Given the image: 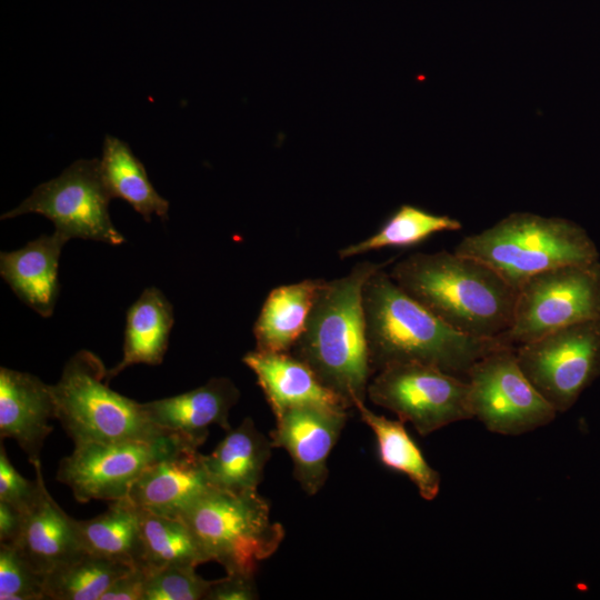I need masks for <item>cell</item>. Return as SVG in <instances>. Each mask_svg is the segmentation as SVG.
Segmentation results:
<instances>
[{
	"mask_svg": "<svg viewBox=\"0 0 600 600\" xmlns=\"http://www.w3.org/2000/svg\"><path fill=\"white\" fill-rule=\"evenodd\" d=\"M42 574L87 552L76 519L68 516L49 493L42 469L40 493L26 514L23 528L14 543Z\"/></svg>",
	"mask_w": 600,
	"mask_h": 600,
	"instance_id": "d6986e66",
	"label": "cell"
},
{
	"mask_svg": "<svg viewBox=\"0 0 600 600\" xmlns=\"http://www.w3.org/2000/svg\"><path fill=\"white\" fill-rule=\"evenodd\" d=\"M454 251L490 266L517 289L538 272L600 260L594 241L580 224L531 212H512L466 236Z\"/></svg>",
	"mask_w": 600,
	"mask_h": 600,
	"instance_id": "277c9868",
	"label": "cell"
},
{
	"mask_svg": "<svg viewBox=\"0 0 600 600\" xmlns=\"http://www.w3.org/2000/svg\"><path fill=\"white\" fill-rule=\"evenodd\" d=\"M36 479L22 477L11 464L4 446H0V500L6 501L27 514L40 493L41 462L33 464Z\"/></svg>",
	"mask_w": 600,
	"mask_h": 600,
	"instance_id": "4dcf8cb0",
	"label": "cell"
},
{
	"mask_svg": "<svg viewBox=\"0 0 600 600\" xmlns=\"http://www.w3.org/2000/svg\"><path fill=\"white\" fill-rule=\"evenodd\" d=\"M466 379L472 417L492 433L524 434L558 414L523 373L514 347L490 351L473 363Z\"/></svg>",
	"mask_w": 600,
	"mask_h": 600,
	"instance_id": "ba28073f",
	"label": "cell"
},
{
	"mask_svg": "<svg viewBox=\"0 0 600 600\" xmlns=\"http://www.w3.org/2000/svg\"><path fill=\"white\" fill-rule=\"evenodd\" d=\"M132 567L83 552L44 576V600H100Z\"/></svg>",
	"mask_w": 600,
	"mask_h": 600,
	"instance_id": "83f0119b",
	"label": "cell"
},
{
	"mask_svg": "<svg viewBox=\"0 0 600 600\" xmlns=\"http://www.w3.org/2000/svg\"><path fill=\"white\" fill-rule=\"evenodd\" d=\"M107 368L89 350L76 352L51 384L56 419L74 444L176 436L153 424L142 403L109 388Z\"/></svg>",
	"mask_w": 600,
	"mask_h": 600,
	"instance_id": "5b68a950",
	"label": "cell"
},
{
	"mask_svg": "<svg viewBox=\"0 0 600 600\" xmlns=\"http://www.w3.org/2000/svg\"><path fill=\"white\" fill-rule=\"evenodd\" d=\"M209 561L227 573L256 574L284 538L281 523L257 490L231 492L210 489L183 514Z\"/></svg>",
	"mask_w": 600,
	"mask_h": 600,
	"instance_id": "8992f818",
	"label": "cell"
},
{
	"mask_svg": "<svg viewBox=\"0 0 600 600\" xmlns=\"http://www.w3.org/2000/svg\"><path fill=\"white\" fill-rule=\"evenodd\" d=\"M259 598L254 574L227 573L213 581L204 600H254Z\"/></svg>",
	"mask_w": 600,
	"mask_h": 600,
	"instance_id": "1f68e13d",
	"label": "cell"
},
{
	"mask_svg": "<svg viewBox=\"0 0 600 600\" xmlns=\"http://www.w3.org/2000/svg\"><path fill=\"white\" fill-rule=\"evenodd\" d=\"M142 600H204L214 580H206L192 566H167L146 572Z\"/></svg>",
	"mask_w": 600,
	"mask_h": 600,
	"instance_id": "f546056e",
	"label": "cell"
},
{
	"mask_svg": "<svg viewBox=\"0 0 600 600\" xmlns=\"http://www.w3.org/2000/svg\"><path fill=\"white\" fill-rule=\"evenodd\" d=\"M56 406L51 384L38 377L6 367L0 368V436L13 439L33 466L53 428Z\"/></svg>",
	"mask_w": 600,
	"mask_h": 600,
	"instance_id": "2e32d148",
	"label": "cell"
},
{
	"mask_svg": "<svg viewBox=\"0 0 600 600\" xmlns=\"http://www.w3.org/2000/svg\"><path fill=\"white\" fill-rule=\"evenodd\" d=\"M354 409L374 434L381 463L404 474L416 486L422 499L434 500L440 492L441 476L429 464L407 431L406 422L378 414L367 408L364 402H358Z\"/></svg>",
	"mask_w": 600,
	"mask_h": 600,
	"instance_id": "603a6c76",
	"label": "cell"
},
{
	"mask_svg": "<svg viewBox=\"0 0 600 600\" xmlns=\"http://www.w3.org/2000/svg\"><path fill=\"white\" fill-rule=\"evenodd\" d=\"M100 170L111 198H120L147 222L157 214L168 219L169 201L161 197L148 178L143 163L124 141L107 134L102 146Z\"/></svg>",
	"mask_w": 600,
	"mask_h": 600,
	"instance_id": "cb8c5ba5",
	"label": "cell"
},
{
	"mask_svg": "<svg viewBox=\"0 0 600 600\" xmlns=\"http://www.w3.org/2000/svg\"><path fill=\"white\" fill-rule=\"evenodd\" d=\"M323 279H304L273 288L253 324L256 350L290 352L304 329Z\"/></svg>",
	"mask_w": 600,
	"mask_h": 600,
	"instance_id": "7402d4cb",
	"label": "cell"
},
{
	"mask_svg": "<svg viewBox=\"0 0 600 600\" xmlns=\"http://www.w3.org/2000/svg\"><path fill=\"white\" fill-rule=\"evenodd\" d=\"M0 599L44 600V574L12 543L0 542Z\"/></svg>",
	"mask_w": 600,
	"mask_h": 600,
	"instance_id": "f1b7e54d",
	"label": "cell"
},
{
	"mask_svg": "<svg viewBox=\"0 0 600 600\" xmlns=\"http://www.w3.org/2000/svg\"><path fill=\"white\" fill-rule=\"evenodd\" d=\"M173 323V308L167 297L156 287L144 289L127 310L123 357L108 370L107 382L133 364H160Z\"/></svg>",
	"mask_w": 600,
	"mask_h": 600,
	"instance_id": "44dd1931",
	"label": "cell"
},
{
	"mask_svg": "<svg viewBox=\"0 0 600 600\" xmlns=\"http://www.w3.org/2000/svg\"><path fill=\"white\" fill-rule=\"evenodd\" d=\"M239 398L240 391L229 378L214 377L193 390L143 402L142 408L153 424L199 449L212 424L231 428L229 412Z\"/></svg>",
	"mask_w": 600,
	"mask_h": 600,
	"instance_id": "9a60e30c",
	"label": "cell"
},
{
	"mask_svg": "<svg viewBox=\"0 0 600 600\" xmlns=\"http://www.w3.org/2000/svg\"><path fill=\"white\" fill-rule=\"evenodd\" d=\"M62 234H41L24 247L0 253V274L13 293L42 318L53 314L60 293L58 278Z\"/></svg>",
	"mask_w": 600,
	"mask_h": 600,
	"instance_id": "ac0fdd59",
	"label": "cell"
},
{
	"mask_svg": "<svg viewBox=\"0 0 600 600\" xmlns=\"http://www.w3.org/2000/svg\"><path fill=\"white\" fill-rule=\"evenodd\" d=\"M76 524L87 552L140 567V508L128 497L110 501L107 511L91 519L76 520Z\"/></svg>",
	"mask_w": 600,
	"mask_h": 600,
	"instance_id": "d4e9b609",
	"label": "cell"
},
{
	"mask_svg": "<svg viewBox=\"0 0 600 600\" xmlns=\"http://www.w3.org/2000/svg\"><path fill=\"white\" fill-rule=\"evenodd\" d=\"M146 577L143 569L132 567L112 582L100 600H142Z\"/></svg>",
	"mask_w": 600,
	"mask_h": 600,
	"instance_id": "d6a6232c",
	"label": "cell"
},
{
	"mask_svg": "<svg viewBox=\"0 0 600 600\" xmlns=\"http://www.w3.org/2000/svg\"><path fill=\"white\" fill-rule=\"evenodd\" d=\"M103 182L100 160L79 159L57 178L36 187L18 207L1 220L26 213H39L51 220L54 231L73 238L122 244L126 238L109 216L111 200Z\"/></svg>",
	"mask_w": 600,
	"mask_h": 600,
	"instance_id": "9c48e42d",
	"label": "cell"
},
{
	"mask_svg": "<svg viewBox=\"0 0 600 600\" xmlns=\"http://www.w3.org/2000/svg\"><path fill=\"white\" fill-rule=\"evenodd\" d=\"M212 488L203 454L198 448L181 443L139 477L128 498L149 512L182 518Z\"/></svg>",
	"mask_w": 600,
	"mask_h": 600,
	"instance_id": "5bb4252c",
	"label": "cell"
},
{
	"mask_svg": "<svg viewBox=\"0 0 600 600\" xmlns=\"http://www.w3.org/2000/svg\"><path fill=\"white\" fill-rule=\"evenodd\" d=\"M242 362L256 374L274 417L287 409L318 406L336 410L351 409L322 383L313 370L291 352H247Z\"/></svg>",
	"mask_w": 600,
	"mask_h": 600,
	"instance_id": "e0dca14e",
	"label": "cell"
},
{
	"mask_svg": "<svg viewBox=\"0 0 600 600\" xmlns=\"http://www.w3.org/2000/svg\"><path fill=\"white\" fill-rule=\"evenodd\" d=\"M142 559L146 572L167 566L197 567L208 562L197 537L182 518L160 516L140 509Z\"/></svg>",
	"mask_w": 600,
	"mask_h": 600,
	"instance_id": "484cf974",
	"label": "cell"
},
{
	"mask_svg": "<svg viewBox=\"0 0 600 600\" xmlns=\"http://www.w3.org/2000/svg\"><path fill=\"white\" fill-rule=\"evenodd\" d=\"M370 366L373 374L399 363H422L467 378L480 358L506 344L451 328L407 294L381 268L363 288Z\"/></svg>",
	"mask_w": 600,
	"mask_h": 600,
	"instance_id": "6da1fadb",
	"label": "cell"
},
{
	"mask_svg": "<svg viewBox=\"0 0 600 600\" xmlns=\"http://www.w3.org/2000/svg\"><path fill=\"white\" fill-rule=\"evenodd\" d=\"M462 223L446 214H436L412 204L400 206L372 236L339 250L341 259L351 258L383 248L416 246L434 233L459 231Z\"/></svg>",
	"mask_w": 600,
	"mask_h": 600,
	"instance_id": "4316f807",
	"label": "cell"
},
{
	"mask_svg": "<svg viewBox=\"0 0 600 600\" xmlns=\"http://www.w3.org/2000/svg\"><path fill=\"white\" fill-rule=\"evenodd\" d=\"M514 348L523 373L558 413L571 409L600 376V320L570 324Z\"/></svg>",
	"mask_w": 600,
	"mask_h": 600,
	"instance_id": "8fae6325",
	"label": "cell"
},
{
	"mask_svg": "<svg viewBox=\"0 0 600 600\" xmlns=\"http://www.w3.org/2000/svg\"><path fill=\"white\" fill-rule=\"evenodd\" d=\"M361 261L344 276L323 280L304 329L291 353L307 363L324 386L354 409L364 402L373 376L363 308L369 277L391 263Z\"/></svg>",
	"mask_w": 600,
	"mask_h": 600,
	"instance_id": "3957f363",
	"label": "cell"
},
{
	"mask_svg": "<svg viewBox=\"0 0 600 600\" xmlns=\"http://www.w3.org/2000/svg\"><path fill=\"white\" fill-rule=\"evenodd\" d=\"M389 274L459 332L491 339L510 327L517 288L478 259L447 250L414 252L393 263Z\"/></svg>",
	"mask_w": 600,
	"mask_h": 600,
	"instance_id": "7a4b0ae2",
	"label": "cell"
},
{
	"mask_svg": "<svg viewBox=\"0 0 600 600\" xmlns=\"http://www.w3.org/2000/svg\"><path fill=\"white\" fill-rule=\"evenodd\" d=\"M272 448L270 438L250 417L244 418L238 427L227 430L211 453L203 454L211 484L231 492L257 490Z\"/></svg>",
	"mask_w": 600,
	"mask_h": 600,
	"instance_id": "ffe728a7",
	"label": "cell"
},
{
	"mask_svg": "<svg viewBox=\"0 0 600 600\" xmlns=\"http://www.w3.org/2000/svg\"><path fill=\"white\" fill-rule=\"evenodd\" d=\"M26 514L0 500V542L14 544L22 531Z\"/></svg>",
	"mask_w": 600,
	"mask_h": 600,
	"instance_id": "836d02e7",
	"label": "cell"
},
{
	"mask_svg": "<svg viewBox=\"0 0 600 600\" xmlns=\"http://www.w3.org/2000/svg\"><path fill=\"white\" fill-rule=\"evenodd\" d=\"M349 417V410L318 406L287 409L276 417L270 432L273 448L284 449L293 462V476L308 496L328 479V458Z\"/></svg>",
	"mask_w": 600,
	"mask_h": 600,
	"instance_id": "4fadbf2b",
	"label": "cell"
},
{
	"mask_svg": "<svg viewBox=\"0 0 600 600\" xmlns=\"http://www.w3.org/2000/svg\"><path fill=\"white\" fill-rule=\"evenodd\" d=\"M181 443L187 442L178 436H167L154 440L74 444L71 454L60 460L56 478L81 503L114 501L128 497L139 477Z\"/></svg>",
	"mask_w": 600,
	"mask_h": 600,
	"instance_id": "7c38bea8",
	"label": "cell"
},
{
	"mask_svg": "<svg viewBox=\"0 0 600 600\" xmlns=\"http://www.w3.org/2000/svg\"><path fill=\"white\" fill-rule=\"evenodd\" d=\"M600 320V260L538 272L517 289L509 329L498 337L517 347L553 330Z\"/></svg>",
	"mask_w": 600,
	"mask_h": 600,
	"instance_id": "52a82bcc",
	"label": "cell"
},
{
	"mask_svg": "<svg viewBox=\"0 0 600 600\" xmlns=\"http://www.w3.org/2000/svg\"><path fill=\"white\" fill-rule=\"evenodd\" d=\"M367 397L426 437L448 424L473 419L467 379L422 363H399L376 372Z\"/></svg>",
	"mask_w": 600,
	"mask_h": 600,
	"instance_id": "30bf717a",
	"label": "cell"
}]
</instances>
